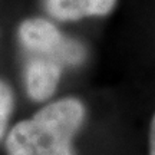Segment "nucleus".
<instances>
[{
    "instance_id": "obj_4",
    "label": "nucleus",
    "mask_w": 155,
    "mask_h": 155,
    "mask_svg": "<svg viewBox=\"0 0 155 155\" xmlns=\"http://www.w3.org/2000/svg\"><path fill=\"white\" fill-rule=\"evenodd\" d=\"M116 0H45L50 15L59 20H75L86 16H104L114 9Z\"/></svg>"
},
{
    "instance_id": "obj_1",
    "label": "nucleus",
    "mask_w": 155,
    "mask_h": 155,
    "mask_svg": "<svg viewBox=\"0 0 155 155\" xmlns=\"http://www.w3.org/2000/svg\"><path fill=\"white\" fill-rule=\"evenodd\" d=\"M85 118L81 101L65 98L16 124L6 139L7 155H75L72 139Z\"/></svg>"
},
{
    "instance_id": "obj_3",
    "label": "nucleus",
    "mask_w": 155,
    "mask_h": 155,
    "mask_svg": "<svg viewBox=\"0 0 155 155\" xmlns=\"http://www.w3.org/2000/svg\"><path fill=\"white\" fill-rule=\"evenodd\" d=\"M61 78V65L50 58L36 56L26 65V89L33 101L42 102L55 94Z\"/></svg>"
},
{
    "instance_id": "obj_5",
    "label": "nucleus",
    "mask_w": 155,
    "mask_h": 155,
    "mask_svg": "<svg viewBox=\"0 0 155 155\" xmlns=\"http://www.w3.org/2000/svg\"><path fill=\"white\" fill-rule=\"evenodd\" d=\"M13 109V94L5 82L0 81V139L7 127L9 116Z\"/></svg>"
},
{
    "instance_id": "obj_2",
    "label": "nucleus",
    "mask_w": 155,
    "mask_h": 155,
    "mask_svg": "<svg viewBox=\"0 0 155 155\" xmlns=\"http://www.w3.org/2000/svg\"><path fill=\"white\" fill-rule=\"evenodd\" d=\"M19 39L25 49L36 56L50 58L59 65H76L85 58V49L81 45L63 38L56 26L45 19L23 22L19 28Z\"/></svg>"
},
{
    "instance_id": "obj_6",
    "label": "nucleus",
    "mask_w": 155,
    "mask_h": 155,
    "mask_svg": "<svg viewBox=\"0 0 155 155\" xmlns=\"http://www.w3.org/2000/svg\"><path fill=\"white\" fill-rule=\"evenodd\" d=\"M150 155H155V114L150 125Z\"/></svg>"
}]
</instances>
